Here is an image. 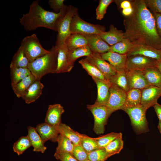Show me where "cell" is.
<instances>
[{"label":"cell","instance_id":"6","mask_svg":"<svg viewBox=\"0 0 161 161\" xmlns=\"http://www.w3.org/2000/svg\"><path fill=\"white\" fill-rule=\"evenodd\" d=\"M78 12V9L71 5L68 6L66 11L59 23L55 46L59 47L63 45L71 34L70 27L72 18Z\"/></svg>","mask_w":161,"mask_h":161},{"label":"cell","instance_id":"53","mask_svg":"<svg viewBox=\"0 0 161 161\" xmlns=\"http://www.w3.org/2000/svg\"><path fill=\"white\" fill-rule=\"evenodd\" d=\"M160 35V36H161V35Z\"/></svg>","mask_w":161,"mask_h":161},{"label":"cell","instance_id":"39","mask_svg":"<svg viewBox=\"0 0 161 161\" xmlns=\"http://www.w3.org/2000/svg\"><path fill=\"white\" fill-rule=\"evenodd\" d=\"M122 135L121 133L112 132L95 138L99 148H104L112 141Z\"/></svg>","mask_w":161,"mask_h":161},{"label":"cell","instance_id":"31","mask_svg":"<svg viewBox=\"0 0 161 161\" xmlns=\"http://www.w3.org/2000/svg\"><path fill=\"white\" fill-rule=\"evenodd\" d=\"M29 63L23 48L20 46L13 56L10 66L16 67L28 68Z\"/></svg>","mask_w":161,"mask_h":161},{"label":"cell","instance_id":"47","mask_svg":"<svg viewBox=\"0 0 161 161\" xmlns=\"http://www.w3.org/2000/svg\"><path fill=\"white\" fill-rule=\"evenodd\" d=\"M153 107L159 120V122L161 123V105L157 103Z\"/></svg>","mask_w":161,"mask_h":161},{"label":"cell","instance_id":"46","mask_svg":"<svg viewBox=\"0 0 161 161\" xmlns=\"http://www.w3.org/2000/svg\"><path fill=\"white\" fill-rule=\"evenodd\" d=\"M156 21V27L159 34L161 35V13H153Z\"/></svg>","mask_w":161,"mask_h":161},{"label":"cell","instance_id":"19","mask_svg":"<svg viewBox=\"0 0 161 161\" xmlns=\"http://www.w3.org/2000/svg\"><path fill=\"white\" fill-rule=\"evenodd\" d=\"M102 58L109 62L117 70L126 69L127 56L112 51L100 54Z\"/></svg>","mask_w":161,"mask_h":161},{"label":"cell","instance_id":"24","mask_svg":"<svg viewBox=\"0 0 161 161\" xmlns=\"http://www.w3.org/2000/svg\"><path fill=\"white\" fill-rule=\"evenodd\" d=\"M78 62L93 80H97L110 83L102 72L92 64L86 61L84 59L80 60Z\"/></svg>","mask_w":161,"mask_h":161},{"label":"cell","instance_id":"52","mask_svg":"<svg viewBox=\"0 0 161 161\" xmlns=\"http://www.w3.org/2000/svg\"><path fill=\"white\" fill-rule=\"evenodd\" d=\"M90 161L89 160H88L87 159V160H82V161Z\"/></svg>","mask_w":161,"mask_h":161},{"label":"cell","instance_id":"43","mask_svg":"<svg viewBox=\"0 0 161 161\" xmlns=\"http://www.w3.org/2000/svg\"><path fill=\"white\" fill-rule=\"evenodd\" d=\"M148 8H150L153 13H161V0H144Z\"/></svg>","mask_w":161,"mask_h":161},{"label":"cell","instance_id":"3","mask_svg":"<svg viewBox=\"0 0 161 161\" xmlns=\"http://www.w3.org/2000/svg\"><path fill=\"white\" fill-rule=\"evenodd\" d=\"M58 47H53L47 54L30 63L28 68L36 80H40L45 75L55 73Z\"/></svg>","mask_w":161,"mask_h":161},{"label":"cell","instance_id":"4","mask_svg":"<svg viewBox=\"0 0 161 161\" xmlns=\"http://www.w3.org/2000/svg\"><path fill=\"white\" fill-rule=\"evenodd\" d=\"M104 27L87 22L79 16L78 12L73 16L71 23V34L78 33L83 35L93 34L100 35L105 32Z\"/></svg>","mask_w":161,"mask_h":161},{"label":"cell","instance_id":"40","mask_svg":"<svg viewBox=\"0 0 161 161\" xmlns=\"http://www.w3.org/2000/svg\"><path fill=\"white\" fill-rule=\"evenodd\" d=\"M88 154L90 161H105L109 157L104 148H99Z\"/></svg>","mask_w":161,"mask_h":161},{"label":"cell","instance_id":"21","mask_svg":"<svg viewBox=\"0 0 161 161\" xmlns=\"http://www.w3.org/2000/svg\"><path fill=\"white\" fill-rule=\"evenodd\" d=\"M43 84L40 80H36L29 87L22 98L27 104L35 102L41 95Z\"/></svg>","mask_w":161,"mask_h":161},{"label":"cell","instance_id":"44","mask_svg":"<svg viewBox=\"0 0 161 161\" xmlns=\"http://www.w3.org/2000/svg\"><path fill=\"white\" fill-rule=\"evenodd\" d=\"M64 0H49L48 3L55 13H59L66 6L64 4Z\"/></svg>","mask_w":161,"mask_h":161},{"label":"cell","instance_id":"50","mask_svg":"<svg viewBox=\"0 0 161 161\" xmlns=\"http://www.w3.org/2000/svg\"><path fill=\"white\" fill-rule=\"evenodd\" d=\"M155 67L158 69L161 73V59L155 60Z\"/></svg>","mask_w":161,"mask_h":161},{"label":"cell","instance_id":"15","mask_svg":"<svg viewBox=\"0 0 161 161\" xmlns=\"http://www.w3.org/2000/svg\"><path fill=\"white\" fill-rule=\"evenodd\" d=\"M65 112L60 104L49 105L45 119V123L58 128L61 122V117Z\"/></svg>","mask_w":161,"mask_h":161},{"label":"cell","instance_id":"8","mask_svg":"<svg viewBox=\"0 0 161 161\" xmlns=\"http://www.w3.org/2000/svg\"><path fill=\"white\" fill-rule=\"evenodd\" d=\"M87 108L91 112L94 118V131L97 134L104 133L105 126L111 115L107 108L105 106L95 103L87 105Z\"/></svg>","mask_w":161,"mask_h":161},{"label":"cell","instance_id":"51","mask_svg":"<svg viewBox=\"0 0 161 161\" xmlns=\"http://www.w3.org/2000/svg\"><path fill=\"white\" fill-rule=\"evenodd\" d=\"M157 127L158 129L161 134V123L160 122H159L158 125Z\"/></svg>","mask_w":161,"mask_h":161},{"label":"cell","instance_id":"22","mask_svg":"<svg viewBox=\"0 0 161 161\" xmlns=\"http://www.w3.org/2000/svg\"><path fill=\"white\" fill-rule=\"evenodd\" d=\"M94 80L96 84L97 90V97L95 103L105 106L109 98V88L111 84L99 80Z\"/></svg>","mask_w":161,"mask_h":161},{"label":"cell","instance_id":"11","mask_svg":"<svg viewBox=\"0 0 161 161\" xmlns=\"http://www.w3.org/2000/svg\"><path fill=\"white\" fill-rule=\"evenodd\" d=\"M156 60L141 55L127 57L126 69L143 71L148 68L155 67Z\"/></svg>","mask_w":161,"mask_h":161},{"label":"cell","instance_id":"45","mask_svg":"<svg viewBox=\"0 0 161 161\" xmlns=\"http://www.w3.org/2000/svg\"><path fill=\"white\" fill-rule=\"evenodd\" d=\"M54 156L56 159L60 161H78L71 153L55 152Z\"/></svg>","mask_w":161,"mask_h":161},{"label":"cell","instance_id":"28","mask_svg":"<svg viewBox=\"0 0 161 161\" xmlns=\"http://www.w3.org/2000/svg\"><path fill=\"white\" fill-rule=\"evenodd\" d=\"M142 71L150 85L161 88V73L156 67L148 68Z\"/></svg>","mask_w":161,"mask_h":161},{"label":"cell","instance_id":"23","mask_svg":"<svg viewBox=\"0 0 161 161\" xmlns=\"http://www.w3.org/2000/svg\"><path fill=\"white\" fill-rule=\"evenodd\" d=\"M28 136L34 151L44 153L47 149L44 143L36 131L35 128L31 126L27 127Z\"/></svg>","mask_w":161,"mask_h":161},{"label":"cell","instance_id":"7","mask_svg":"<svg viewBox=\"0 0 161 161\" xmlns=\"http://www.w3.org/2000/svg\"><path fill=\"white\" fill-rule=\"evenodd\" d=\"M123 110L129 116L137 133H145L149 131L145 115L146 111L141 104L135 107L125 109Z\"/></svg>","mask_w":161,"mask_h":161},{"label":"cell","instance_id":"2","mask_svg":"<svg viewBox=\"0 0 161 161\" xmlns=\"http://www.w3.org/2000/svg\"><path fill=\"white\" fill-rule=\"evenodd\" d=\"M67 6L66 5L56 13L44 9L39 4L38 0L35 1L30 5L28 13L19 19L20 23L27 31L43 27L57 32L59 23Z\"/></svg>","mask_w":161,"mask_h":161},{"label":"cell","instance_id":"38","mask_svg":"<svg viewBox=\"0 0 161 161\" xmlns=\"http://www.w3.org/2000/svg\"><path fill=\"white\" fill-rule=\"evenodd\" d=\"M80 144L88 153L99 148L95 138L81 134Z\"/></svg>","mask_w":161,"mask_h":161},{"label":"cell","instance_id":"33","mask_svg":"<svg viewBox=\"0 0 161 161\" xmlns=\"http://www.w3.org/2000/svg\"><path fill=\"white\" fill-rule=\"evenodd\" d=\"M92 53L88 46L79 47L69 51L68 54L69 61L70 64L74 66V63L79 58L83 57H89Z\"/></svg>","mask_w":161,"mask_h":161},{"label":"cell","instance_id":"10","mask_svg":"<svg viewBox=\"0 0 161 161\" xmlns=\"http://www.w3.org/2000/svg\"><path fill=\"white\" fill-rule=\"evenodd\" d=\"M84 59L96 66L108 80L116 73V69L104 60L100 54L92 52L91 56L86 57Z\"/></svg>","mask_w":161,"mask_h":161},{"label":"cell","instance_id":"9","mask_svg":"<svg viewBox=\"0 0 161 161\" xmlns=\"http://www.w3.org/2000/svg\"><path fill=\"white\" fill-rule=\"evenodd\" d=\"M126 92L118 86L111 84L109 88V95L105 105L110 114L122 109L125 103Z\"/></svg>","mask_w":161,"mask_h":161},{"label":"cell","instance_id":"1","mask_svg":"<svg viewBox=\"0 0 161 161\" xmlns=\"http://www.w3.org/2000/svg\"><path fill=\"white\" fill-rule=\"evenodd\" d=\"M130 1L133 12L124 17L125 39L135 45H146L161 49V37L157 30L155 19L145 0Z\"/></svg>","mask_w":161,"mask_h":161},{"label":"cell","instance_id":"35","mask_svg":"<svg viewBox=\"0 0 161 161\" xmlns=\"http://www.w3.org/2000/svg\"><path fill=\"white\" fill-rule=\"evenodd\" d=\"M135 45L133 43L124 39L123 41L110 46L109 51L121 54H127L133 49Z\"/></svg>","mask_w":161,"mask_h":161},{"label":"cell","instance_id":"5","mask_svg":"<svg viewBox=\"0 0 161 161\" xmlns=\"http://www.w3.org/2000/svg\"><path fill=\"white\" fill-rule=\"evenodd\" d=\"M30 63L42 56L49 52L41 46L35 34L25 37L21 41V45Z\"/></svg>","mask_w":161,"mask_h":161},{"label":"cell","instance_id":"14","mask_svg":"<svg viewBox=\"0 0 161 161\" xmlns=\"http://www.w3.org/2000/svg\"><path fill=\"white\" fill-rule=\"evenodd\" d=\"M127 55V57L141 55L158 60L161 59V49H157L146 45H135Z\"/></svg>","mask_w":161,"mask_h":161},{"label":"cell","instance_id":"27","mask_svg":"<svg viewBox=\"0 0 161 161\" xmlns=\"http://www.w3.org/2000/svg\"><path fill=\"white\" fill-rule=\"evenodd\" d=\"M65 43L69 51L88 46V41L85 36L78 33L71 34L66 40Z\"/></svg>","mask_w":161,"mask_h":161},{"label":"cell","instance_id":"17","mask_svg":"<svg viewBox=\"0 0 161 161\" xmlns=\"http://www.w3.org/2000/svg\"><path fill=\"white\" fill-rule=\"evenodd\" d=\"M68 49L65 43L58 47L55 73L69 72L73 68V66L70 64L68 61Z\"/></svg>","mask_w":161,"mask_h":161},{"label":"cell","instance_id":"26","mask_svg":"<svg viewBox=\"0 0 161 161\" xmlns=\"http://www.w3.org/2000/svg\"><path fill=\"white\" fill-rule=\"evenodd\" d=\"M142 90L131 89L126 92L125 103L122 110L133 107L140 104Z\"/></svg>","mask_w":161,"mask_h":161},{"label":"cell","instance_id":"13","mask_svg":"<svg viewBox=\"0 0 161 161\" xmlns=\"http://www.w3.org/2000/svg\"><path fill=\"white\" fill-rule=\"evenodd\" d=\"M126 70L129 89H136L142 90L150 86L142 71L126 69Z\"/></svg>","mask_w":161,"mask_h":161},{"label":"cell","instance_id":"37","mask_svg":"<svg viewBox=\"0 0 161 161\" xmlns=\"http://www.w3.org/2000/svg\"><path fill=\"white\" fill-rule=\"evenodd\" d=\"M31 146V144L28 136H22L14 143L13 149L15 152L19 155Z\"/></svg>","mask_w":161,"mask_h":161},{"label":"cell","instance_id":"36","mask_svg":"<svg viewBox=\"0 0 161 161\" xmlns=\"http://www.w3.org/2000/svg\"><path fill=\"white\" fill-rule=\"evenodd\" d=\"M123 141L122 135L111 142L104 148V149L109 157L119 153L123 148Z\"/></svg>","mask_w":161,"mask_h":161},{"label":"cell","instance_id":"20","mask_svg":"<svg viewBox=\"0 0 161 161\" xmlns=\"http://www.w3.org/2000/svg\"><path fill=\"white\" fill-rule=\"evenodd\" d=\"M100 37L110 46L121 41L125 39L124 32L118 30L113 25H110L109 30L99 35Z\"/></svg>","mask_w":161,"mask_h":161},{"label":"cell","instance_id":"18","mask_svg":"<svg viewBox=\"0 0 161 161\" xmlns=\"http://www.w3.org/2000/svg\"><path fill=\"white\" fill-rule=\"evenodd\" d=\"M85 36L87 39L88 46L92 52L102 54L109 51L110 46L99 35L93 34Z\"/></svg>","mask_w":161,"mask_h":161},{"label":"cell","instance_id":"12","mask_svg":"<svg viewBox=\"0 0 161 161\" xmlns=\"http://www.w3.org/2000/svg\"><path fill=\"white\" fill-rule=\"evenodd\" d=\"M161 96V88L150 85L142 90L141 104L146 111L157 103Z\"/></svg>","mask_w":161,"mask_h":161},{"label":"cell","instance_id":"30","mask_svg":"<svg viewBox=\"0 0 161 161\" xmlns=\"http://www.w3.org/2000/svg\"><path fill=\"white\" fill-rule=\"evenodd\" d=\"M59 134L70 140L75 145L80 144L81 134L75 131L69 126L61 123L58 127Z\"/></svg>","mask_w":161,"mask_h":161},{"label":"cell","instance_id":"42","mask_svg":"<svg viewBox=\"0 0 161 161\" xmlns=\"http://www.w3.org/2000/svg\"><path fill=\"white\" fill-rule=\"evenodd\" d=\"M72 154L78 161L88 159V154L80 144L75 145Z\"/></svg>","mask_w":161,"mask_h":161},{"label":"cell","instance_id":"29","mask_svg":"<svg viewBox=\"0 0 161 161\" xmlns=\"http://www.w3.org/2000/svg\"><path fill=\"white\" fill-rule=\"evenodd\" d=\"M110 83L120 88L126 92L129 89L126 69L116 71V74L109 79Z\"/></svg>","mask_w":161,"mask_h":161},{"label":"cell","instance_id":"34","mask_svg":"<svg viewBox=\"0 0 161 161\" xmlns=\"http://www.w3.org/2000/svg\"><path fill=\"white\" fill-rule=\"evenodd\" d=\"M10 69L12 86L31 74L28 68L16 67L10 66Z\"/></svg>","mask_w":161,"mask_h":161},{"label":"cell","instance_id":"32","mask_svg":"<svg viewBox=\"0 0 161 161\" xmlns=\"http://www.w3.org/2000/svg\"><path fill=\"white\" fill-rule=\"evenodd\" d=\"M57 142L58 146L56 148L55 152L72 154L75 145L68 138L59 134Z\"/></svg>","mask_w":161,"mask_h":161},{"label":"cell","instance_id":"49","mask_svg":"<svg viewBox=\"0 0 161 161\" xmlns=\"http://www.w3.org/2000/svg\"><path fill=\"white\" fill-rule=\"evenodd\" d=\"M133 12V9L132 7H131L123 9L122 12L125 16H127L131 14Z\"/></svg>","mask_w":161,"mask_h":161},{"label":"cell","instance_id":"48","mask_svg":"<svg viewBox=\"0 0 161 161\" xmlns=\"http://www.w3.org/2000/svg\"><path fill=\"white\" fill-rule=\"evenodd\" d=\"M120 7L123 9L132 7L131 3L130 1L124 0L122 1L120 4Z\"/></svg>","mask_w":161,"mask_h":161},{"label":"cell","instance_id":"41","mask_svg":"<svg viewBox=\"0 0 161 161\" xmlns=\"http://www.w3.org/2000/svg\"><path fill=\"white\" fill-rule=\"evenodd\" d=\"M114 1L112 0H100L96 10V19L101 20L104 17L107 8L111 3Z\"/></svg>","mask_w":161,"mask_h":161},{"label":"cell","instance_id":"25","mask_svg":"<svg viewBox=\"0 0 161 161\" xmlns=\"http://www.w3.org/2000/svg\"><path fill=\"white\" fill-rule=\"evenodd\" d=\"M36 80L35 77L31 74L12 86L13 90L17 97L22 98L30 86Z\"/></svg>","mask_w":161,"mask_h":161},{"label":"cell","instance_id":"16","mask_svg":"<svg viewBox=\"0 0 161 161\" xmlns=\"http://www.w3.org/2000/svg\"><path fill=\"white\" fill-rule=\"evenodd\" d=\"M35 128L44 143L49 140L57 142L59 134L58 127L44 122L38 124Z\"/></svg>","mask_w":161,"mask_h":161}]
</instances>
